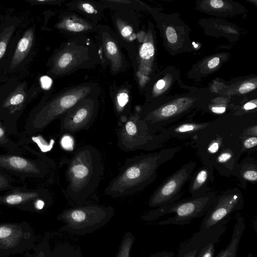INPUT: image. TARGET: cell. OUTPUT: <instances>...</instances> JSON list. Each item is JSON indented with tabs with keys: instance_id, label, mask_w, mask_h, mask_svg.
Here are the masks:
<instances>
[{
	"instance_id": "cell-37",
	"label": "cell",
	"mask_w": 257,
	"mask_h": 257,
	"mask_svg": "<svg viewBox=\"0 0 257 257\" xmlns=\"http://www.w3.org/2000/svg\"><path fill=\"white\" fill-rule=\"evenodd\" d=\"M211 110L215 113L221 114L225 111L226 108L224 106H214L212 107Z\"/></svg>"
},
{
	"instance_id": "cell-29",
	"label": "cell",
	"mask_w": 257,
	"mask_h": 257,
	"mask_svg": "<svg viewBox=\"0 0 257 257\" xmlns=\"http://www.w3.org/2000/svg\"><path fill=\"white\" fill-rule=\"evenodd\" d=\"M116 99L118 104L120 106L123 107L128 101V96L127 93L125 92H119L117 95Z\"/></svg>"
},
{
	"instance_id": "cell-20",
	"label": "cell",
	"mask_w": 257,
	"mask_h": 257,
	"mask_svg": "<svg viewBox=\"0 0 257 257\" xmlns=\"http://www.w3.org/2000/svg\"><path fill=\"white\" fill-rule=\"evenodd\" d=\"M134 237L131 233L126 234L124 237L117 257H130V252L134 242Z\"/></svg>"
},
{
	"instance_id": "cell-4",
	"label": "cell",
	"mask_w": 257,
	"mask_h": 257,
	"mask_svg": "<svg viewBox=\"0 0 257 257\" xmlns=\"http://www.w3.org/2000/svg\"><path fill=\"white\" fill-rule=\"evenodd\" d=\"M217 195L212 191H206L189 200L175 201L158 207L150 212L148 218L158 217L167 213H174L173 217L160 222L162 225L184 224L192 219L202 216L208 211L215 201Z\"/></svg>"
},
{
	"instance_id": "cell-28",
	"label": "cell",
	"mask_w": 257,
	"mask_h": 257,
	"mask_svg": "<svg viewBox=\"0 0 257 257\" xmlns=\"http://www.w3.org/2000/svg\"><path fill=\"white\" fill-rule=\"evenodd\" d=\"M243 178L251 182H255L257 180V172L254 170H249L245 171L243 174Z\"/></svg>"
},
{
	"instance_id": "cell-23",
	"label": "cell",
	"mask_w": 257,
	"mask_h": 257,
	"mask_svg": "<svg viewBox=\"0 0 257 257\" xmlns=\"http://www.w3.org/2000/svg\"><path fill=\"white\" fill-rule=\"evenodd\" d=\"M117 25L121 35L125 39L132 40L135 39L133 28L128 25L117 22Z\"/></svg>"
},
{
	"instance_id": "cell-14",
	"label": "cell",
	"mask_w": 257,
	"mask_h": 257,
	"mask_svg": "<svg viewBox=\"0 0 257 257\" xmlns=\"http://www.w3.org/2000/svg\"><path fill=\"white\" fill-rule=\"evenodd\" d=\"M243 219H239L235 226L231 241L217 257H236L238 244L244 228Z\"/></svg>"
},
{
	"instance_id": "cell-32",
	"label": "cell",
	"mask_w": 257,
	"mask_h": 257,
	"mask_svg": "<svg viewBox=\"0 0 257 257\" xmlns=\"http://www.w3.org/2000/svg\"><path fill=\"white\" fill-rule=\"evenodd\" d=\"M32 5L55 4L59 2L53 0H28Z\"/></svg>"
},
{
	"instance_id": "cell-13",
	"label": "cell",
	"mask_w": 257,
	"mask_h": 257,
	"mask_svg": "<svg viewBox=\"0 0 257 257\" xmlns=\"http://www.w3.org/2000/svg\"><path fill=\"white\" fill-rule=\"evenodd\" d=\"M34 29H28L19 41L11 60L10 68L18 66L27 57L33 45Z\"/></svg>"
},
{
	"instance_id": "cell-21",
	"label": "cell",
	"mask_w": 257,
	"mask_h": 257,
	"mask_svg": "<svg viewBox=\"0 0 257 257\" xmlns=\"http://www.w3.org/2000/svg\"><path fill=\"white\" fill-rule=\"evenodd\" d=\"M75 9H78L82 13L88 15H98V11L97 7L93 4L90 2L80 1L75 4Z\"/></svg>"
},
{
	"instance_id": "cell-18",
	"label": "cell",
	"mask_w": 257,
	"mask_h": 257,
	"mask_svg": "<svg viewBox=\"0 0 257 257\" xmlns=\"http://www.w3.org/2000/svg\"><path fill=\"white\" fill-rule=\"evenodd\" d=\"M209 125L208 123H186L176 126L173 132L178 135L187 134L203 129Z\"/></svg>"
},
{
	"instance_id": "cell-33",
	"label": "cell",
	"mask_w": 257,
	"mask_h": 257,
	"mask_svg": "<svg viewBox=\"0 0 257 257\" xmlns=\"http://www.w3.org/2000/svg\"><path fill=\"white\" fill-rule=\"evenodd\" d=\"M232 157L231 153L228 152H224L220 154L218 157V161L219 162L223 163L227 162Z\"/></svg>"
},
{
	"instance_id": "cell-26",
	"label": "cell",
	"mask_w": 257,
	"mask_h": 257,
	"mask_svg": "<svg viewBox=\"0 0 257 257\" xmlns=\"http://www.w3.org/2000/svg\"><path fill=\"white\" fill-rule=\"evenodd\" d=\"M32 139L37 144L40 149L42 152H46L49 150V146H48L47 142L44 140L43 138L40 136L33 137Z\"/></svg>"
},
{
	"instance_id": "cell-1",
	"label": "cell",
	"mask_w": 257,
	"mask_h": 257,
	"mask_svg": "<svg viewBox=\"0 0 257 257\" xmlns=\"http://www.w3.org/2000/svg\"><path fill=\"white\" fill-rule=\"evenodd\" d=\"M177 151L178 148H170L126 159L119 173L105 188V194L117 198L142 191L156 179L158 168Z\"/></svg>"
},
{
	"instance_id": "cell-9",
	"label": "cell",
	"mask_w": 257,
	"mask_h": 257,
	"mask_svg": "<svg viewBox=\"0 0 257 257\" xmlns=\"http://www.w3.org/2000/svg\"><path fill=\"white\" fill-rule=\"evenodd\" d=\"M243 204L242 194L238 189L228 190L219 196L206 212L202 223V228H210L221 221L233 212L241 209Z\"/></svg>"
},
{
	"instance_id": "cell-2",
	"label": "cell",
	"mask_w": 257,
	"mask_h": 257,
	"mask_svg": "<svg viewBox=\"0 0 257 257\" xmlns=\"http://www.w3.org/2000/svg\"><path fill=\"white\" fill-rule=\"evenodd\" d=\"M103 174L99 151L89 145L80 147L73 153L66 170L67 196L75 201H84L98 188Z\"/></svg>"
},
{
	"instance_id": "cell-25",
	"label": "cell",
	"mask_w": 257,
	"mask_h": 257,
	"mask_svg": "<svg viewBox=\"0 0 257 257\" xmlns=\"http://www.w3.org/2000/svg\"><path fill=\"white\" fill-rule=\"evenodd\" d=\"M214 251V244L210 243L205 246L196 257H213Z\"/></svg>"
},
{
	"instance_id": "cell-24",
	"label": "cell",
	"mask_w": 257,
	"mask_h": 257,
	"mask_svg": "<svg viewBox=\"0 0 257 257\" xmlns=\"http://www.w3.org/2000/svg\"><path fill=\"white\" fill-rule=\"evenodd\" d=\"M34 194H27L26 195L13 194L9 195L6 199L7 203L11 205L18 204L22 202L25 199L34 196Z\"/></svg>"
},
{
	"instance_id": "cell-42",
	"label": "cell",
	"mask_w": 257,
	"mask_h": 257,
	"mask_svg": "<svg viewBox=\"0 0 257 257\" xmlns=\"http://www.w3.org/2000/svg\"><path fill=\"white\" fill-rule=\"evenodd\" d=\"M197 254L196 249H194L187 253L184 257H196Z\"/></svg>"
},
{
	"instance_id": "cell-35",
	"label": "cell",
	"mask_w": 257,
	"mask_h": 257,
	"mask_svg": "<svg viewBox=\"0 0 257 257\" xmlns=\"http://www.w3.org/2000/svg\"><path fill=\"white\" fill-rule=\"evenodd\" d=\"M220 59L218 57H214L208 62V66L210 69L214 68L218 65Z\"/></svg>"
},
{
	"instance_id": "cell-40",
	"label": "cell",
	"mask_w": 257,
	"mask_h": 257,
	"mask_svg": "<svg viewBox=\"0 0 257 257\" xmlns=\"http://www.w3.org/2000/svg\"><path fill=\"white\" fill-rule=\"evenodd\" d=\"M35 206L38 209H42L44 206V202L41 200H38L36 201Z\"/></svg>"
},
{
	"instance_id": "cell-30",
	"label": "cell",
	"mask_w": 257,
	"mask_h": 257,
	"mask_svg": "<svg viewBox=\"0 0 257 257\" xmlns=\"http://www.w3.org/2000/svg\"><path fill=\"white\" fill-rule=\"evenodd\" d=\"M255 88V84L251 82H246L240 86L239 91L240 93L244 94L254 89Z\"/></svg>"
},
{
	"instance_id": "cell-11",
	"label": "cell",
	"mask_w": 257,
	"mask_h": 257,
	"mask_svg": "<svg viewBox=\"0 0 257 257\" xmlns=\"http://www.w3.org/2000/svg\"><path fill=\"white\" fill-rule=\"evenodd\" d=\"M102 46L105 55L110 63L112 72H118L123 66L122 54L117 44L109 34H102Z\"/></svg>"
},
{
	"instance_id": "cell-5",
	"label": "cell",
	"mask_w": 257,
	"mask_h": 257,
	"mask_svg": "<svg viewBox=\"0 0 257 257\" xmlns=\"http://www.w3.org/2000/svg\"><path fill=\"white\" fill-rule=\"evenodd\" d=\"M114 214L111 206L88 205L65 210L60 217L67 230L77 233L94 231L106 223Z\"/></svg>"
},
{
	"instance_id": "cell-22",
	"label": "cell",
	"mask_w": 257,
	"mask_h": 257,
	"mask_svg": "<svg viewBox=\"0 0 257 257\" xmlns=\"http://www.w3.org/2000/svg\"><path fill=\"white\" fill-rule=\"evenodd\" d=\"M154 47L152 43L146 42L141 46L139 51V55L142 60H148L154 55Z\"/></svg>"
},
{
	"instance_id": "cell-10",
	"label": "cell",
	"mask_w": 257,
	"mask_h": 257,
	"mask_svg": "<svg viewBox=\"0 0 257 257\" xmlns=\"http://www.w3.org/2000/svg\"><path fill=\"white\" fill-rule=\"evenodd\" d=\"M88 48L82 45L67 44L55 55L50 73L55 76L70 73L88 59Z\"/></svg>"
},
{
	"instance_id": "cell-17",
	"label": "cell",
	"mask_w": 257,
	"mask_h": 257,
	"mask_svg": "<svg viewBox=\"0 0 257 257\" xmlns=\"http://www.w3.org/2000/svg\"><path fill=\"white\" fill-rule=\"evenodd\" d=\"M15 29V26L12 25L6 27L0 34V61L5 54Z\"/></svg>"
},
{
	"instance_id": "cell-6",
	"label": "cell",
	"mask_w": 257,
	"mask_h": 257,
	"mask_svg": "<svg viewBox=\"0 0 257 257\" xmlns=\"http://www.w3.org/2000/svg\"><path fill=\"white\" fill-rule=\"evenodd\" d=\"M92 89L91 85H80L58 94L37 114L36 119L40 127H45L53 120L61 117L77 103L90 95Z\"/></svg>"
},
{
	"instance_id": "cell-19",
	"label": "cell",
	"mask_w": 257,
	"mask_h": 257,
	"mask_svg": "<svg viewBox=\"0 0 257 257\" xmlns=\"http://www.w3.org/2000/svg\"><path fill=\"white\" fill-rule=\"evenodd\" d=\"M10 166L19 170H28L32 169L33 166L27 160L20 157L12 156L6 159Z\"/></svg>"
},
{
	"instance_id": "cell-39",
	"label": "cell",
	"mask_w": 257,
	"mask_h": 257,
	"mask_svg": "<svg viewBox=\"0 0 257 257\" xmlns=\"http://www.w3.org/2000/svg\"><path fill=\"white\" fill-rule=\"evenodd\" d=\"M219 148L218 144L217 142L212 143L209 147L208 151L211 153H215L218 151Z\"/></svg>"
},
{
	"instance_id": "cell-44",
	"label": "cell",
	"mask_w": 257,
	"mask_h": 257,
	"mask_svg": "<svg viewBox=\"0 0 257 257\" xmlns=\"http://www.w3.org/2000/svg\"><path fill=\"white\" fill-rule=\"evenodd\" d=\"M163 257H169V255H167L164 256H163Z\"/></svg>"
},
{
	"instance_id": "cell-31",
	"label": "cell",
	"mask_w": 257,
	"mask_h": 257,
	"mask_svg": "<svg viewBox=\"0 0 257 257\" xmlns=\"http://www.w3.org/2000/svg\"><path fill=\"white\" fill-rule=\"evenodd\" d=\"M257 145V138L256 137H250L245 140L243 146L246 149H250L254 147Z\"/></svg>"
},
{
	"instance_id": "cell-15",
	"label": "cell",
	"mask_w": 257,
	"mask_h": 257,
	"mask_svg": "<svg viewBox=\"0 0 257 257\" xmlns=\"http://www.w3.org/2000/svg\"><path fill=\"white\" fill-rule=\"evenodd\" d=\"M26 97L25 84H20L8 95L5 100L3 106L13 112L23 106Z\"/></svg>"
},
{
	"instance_id": "cell-36",
	"label": "cell",
	"mask_w": 257,
	"mask_h": 257,
	"mask_svg": "<svg viewBox=\"0 0 257 257\" xmlns=\"http://www.w3.org/2000/svg\"><path fill=\"white\" fill-rule=\"evenodd\" d=\"M210 3L214 8H220L223 6V2L221 0H211Z\"/></svg>"
},
{
	"instance_id": "cell-16",
	"label": "cell",
	"mask_w": 257,
	"mask_h": 257,
	"mask_svg": "<svg viewBox=\"0 0 257 257\" xmlns=\"http://www.w3.org/2000/svg\"><path fill=\"white\" fill-rule=\"evenodd\" d=\"M208 173L207 169H202L195 176L190 186V192L192 197L206 192L203 187L208 179Z\"/></svg>"
},
{
	"instance_id": "cell-8",
	"label": "cell",
	"mask_w": 257,
	"mask_h": 257,
	"mask_svg": "<svg viewBox=\"0 0 257 257\" xmlns=\"http://www.w3.org/2000/svg\"><path fill=\"white\" fill-rule=\"evenodd\" d=\"M196 164L188 163L167 179L154 192L149 200L151 207H160L176 201L185 183L190 178Z\"/></svg>"
},
{
	"instance_id": "cell-38",
	"label": "cell",
	"mask_w": 257,
	"mask_h": 257,
	"mask_svg": "<svg viewBox=\"0 0 257 257\" xmlns=\"http://www.w3.org/2000/svg\"><path fill=\"white\" fill-rule=\"evenodd\" d=\"M244 108L246 110H249L256 107V101H250L244 105Z\"/></svg>"
},
{
	"instance_id": "cell-27",
	"label": "cell",
	"mask_w": 257,
	"mask_h": 257,
	"mask_svg": "<svg viewBox=\"0 0 257 257\" xmlns=\"http://www.w3.org/2000/svg\"><path fill=\"white\" fill-rule=\"evenodd\" d=\"M166 34L167 39L170 43L174 44L177 42V36L173 28L171 27L167 28Z\"/></svg>"
},
{
	"instance_id": "cell-43",
	"label": "cell",
	"mask_w": 257,
	"mask_h": 257,
	"mask_svg": "<svg viewBox=\"0 0 257 257\" xmlns=\"http://www.w3.org/2000/svg\"><path fill=\"white\" fill-rule=\"evenodd\" d=\"M4 135V131L3 129L0 127V138H1Z\"/></svg>"
},
{
	"instance_id": "cell-34",
	"label": "cell",
	"mask_w": 257,
	"mask_h": 257,
	"mask_svg": "<svg viewBox=\"0 0 257 257\" xmlns=\"http://www.w3.org/2000/svg\"><path fill=\"white\" fill-rule=\"evenodd\" d=\"M12 231V229L9 228L5 227H0V238L8 237L11 234Z\"/></svg>"
},
{
	"instance_id": "cell-7",
	"label": "cell",
	"mask_w": 257,
	"mask_h": 257,
	"mask_svg": "<svg viewBox=\"0 0 257 257\" xmlns=\"http://www.w3.org/2000/svg\"><path fill=\"white\" fill-rule=\"evenodd\" d=\"M98 111V102L88 96L71 108L61 118V135L74 134L87 131L93 123Z\"/></svg>"
},
{
	"instance_id": "cell-41",
	"label": "cell",
	"mask_w": 257,
	"mask_h": 257,
	"mask_svg": "<svg viewBox=\"0 0 257 257\" xmlns=\"http://www.w3.org/2000/svg\"><path fill=\"white\" fill-rule=\"evenodd\" d=\"M165 85V81L163 80H160L158 81L156 84V87L158 89H162Z\"/></svg>"
},
{
	"instance_id": "cell-12",
	"label": "cell",
	"mask_w": 257,
	"mask_h": 257,
	"mask_svg": "<svg viewBox=\"0 0 257 257\" xmlns=\"http://www.w3.org/2000/svg\"><path fill=\"white\" fill-rule=\"evenodd\" d=\"M57 29L72 33L90 32L94 30V25L75 15L62 17L57 24Z\"/></svg>"
},
{
	"instance_id": "cell-3",
	"label": "cell",
	"mask_w": 257,
	"mask_h": 257,
	"mask_svg": "<svg viewBox=\"0 0 257 257\" xmlns=\"http://www.w3.org/2000/svg\"><path fill=\"white\" fill-rule=\"evenodd\" d=\"M169 135L167 131L159 135L151 133L146 122L140 118L139 112H135L118 130L117 146L125 152L153 151L159 148Z\"/></svg>"
}]
</instances>
